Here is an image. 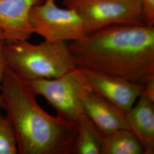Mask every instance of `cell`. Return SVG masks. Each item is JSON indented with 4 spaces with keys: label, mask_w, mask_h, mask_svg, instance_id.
Listing matches in <instances>:
<instances>
[{
    "label": "cell",
    "mask_w": 154,
    "mask_h": 154,
    "mask_svg": "<svg viewBox=\"0 0 154 154\" xmlns=\"http://www.w3.org/2000/svg\"><path fill=\"white\" fill-rule=\"evenodd\" d=\"M67 44L78 67L142 86L154 79V26L111 25Z\"/></svg>",
    "instance_id": "cell-1"
},
{
    "label": "cell",
    "mask_w": 154,
    "mask_h": 154,
    "mask_svg": "<svg viewBox=\"0 0 154 154\" xmlns=\"http://www.w3.org/2000/svg\"><path fill=\"white\" fill-rule=\"evenodd\" d=\"M0 94L18 154H72L77 123L43 110L30 86L7 66Z\"/></svg>",
    "instance_id": "cell-2"
},
{
    "label": "cell",
    "mask_w": 154,
    "mask_h": 154,
    "mask_svg": "<svg viewBox=\"0 0 154 154\" xmlns=\"http://www.w3.org/2000/svg\"><path fill=\"white\" fill-rule=\"evenodd\" d=\"M4 56L6 66L25 82L55 78L77 67L63 41L5 42Z\"/></svg>",
    "instance_id": "cell-3"
},
{
    "label": "cell",
    "mask_w": 154,
    "mask_h": 154,
    "mask_svg": "<svg viewBox=\"0 0 154 154\" xmlns=\"http://www.w3.org/2000/svg\"><path fill=\"white\" fill-rule=\"evenodd\" d=\"M57 111V116L77 123L85 114L84 101L88 88L82 70L75 67L60 77L26 82Z\"/></svg>",
    "instance_id": "cell-4"
},
{
    "label": "cell",
    "mask_w": 154,
    "mask_h": 154,
    "mask_svg": "<svg viewBox=\"0 0 154 154\" xmlns=\"http://www.w3.org/2000/svg\"><path fill=\"white\" fill-rule=\"evenodd\" d=\"M142 0H63L76 11L89 33L114 25H146Z\"/></svg>",
    "instance_id": "cell-5"
},
{
    "label": "cell",
    "mask_w": 154,
    "mask_h": 154,
    "mask_svg": "<svg viewBox=\"0 0 154 154\" xmlns=\"http://www.w3.org/2000/svg\"><path fill=\"white\" fill-rule=\"evenodd\" d=\"M33 33L49 41H75L88 33L82 18L74 10L63 9L55 0H45L34 6L30 13Z\"/></svg>",
    "instance_id": "cell-6"
},
{
    "label": "cell",
    "mask_w": 154,
    "mask_h": 154,
    "mask_svg": "<svg viewBox=\"0 0 154 154\" xmlns=\"http://www.w3.org/2000/svg\"><path fill=\"white\" fill-rule=\"evenodd\" d=\"M81 69L90 90L125 112L132 107L142 94L143 86L141 85L88 69Z\"/></svg>",
    "instance_id": "cell-7"
},
{
    "label": "cell",
    "mask_w": 154,
    "mask_h": 154,
    "mask_svg": "<svg viewBox=\"0 0 154 154\" xmlns=\"http://www.w3.org/2000/svg\"><path fill=\"white\" fill-rule=\"evenodd\" d=\"M42 0H0V30L6 43L28 40L33 34L30 13Z\"/></svg>",
    "instance_id": "cell-8"
},
{
    "label": "cell",
    "mask_w": 154,
    "mask_h": 154,
    "mask_svg": "<svg viewBox=\"0 0 154 154\" xmlns=\"http://www.w3.org/2000/svg\"><path fill=\"white\" fill-rule=\"evenodd\" d=\"M84 110L104 136L119 130H129L126 112L89 88L85 98Z\"/></svg>",
    "instance_id": "cell-9"
},
{
    "label": "cell",
    "mask_w": 154,
    "mask_h": 154,
    "mask_svg": "<svg viewBox=\"0 0 154 154\" xmlns=\"http://www.w3.org/2000/svg\"><path fill=\"white\" fill-rule=\"evenodd\" d=\"M126 112L128 129L143 146L145 154H154V102L141 95Z\"/></svg>",
    "instance_id": "cell-10"
},
{
    "label": "cell",
    "mask_w": 154,
    "mask_h": 154,
    "mask_svg": "<svg viewBox=\"0 0 154 154\" xmlns=\"http://www.w3.org/2000/svg\"><path fill=\"white\" fill-rule=\"evenodd\" d=\"M72 154H100L104 135L85 114L78 121Z\"/></svg>",
    "instance_id": "cell-11"
},
{
    "label": "cell",
    "mask_w": 154,
    "mask_h": 154,
    "mask_svg": "<svg viewBox=\"0 0 154 154\" xmlns=\"http://www.w3.org/2000/svg\"><path fill=\"white\" fill-rule=\"evenodd\" d=\"M100 154H145V151L131 131L122 129L104 136Z\"/></svg>",
    "instance_id": "cell-12"
},
{
    "label": "cell",
    "mask_w": 154,
    "mask_h": 154,
    "mask_svg": "<svg viewBox=\"0 0 154 154\" xmlns=\"http://www.w3.org/2000/svg\"><path fill=\"white\" fill-rule=\"evenodd\" d=\"M18 154L16 137L7 116L0 112V154Z\"/></svg>",
    "instance_id": "cell-13"
},
{
    "label": "cell",
    "mask_w": 154,
    "mask_h": 154,
    "mask_svg": "<svg viewBox=\"0 0 154 154\" xmlns=\"http://www.w3.org/2000/svg\"><path fill=\"white\" fill-rule=\"evenodd\" d=\"M141 11L145 24L154 26V0H142Z\"/></svg>",
    "instance_id": "cell-14"
},
{
    "label": "cell",
    "mask_w": 154,
    "mask_h": 154,
    "mask_svg": "<svg viewBox=\"0 0 154 154\" xmlns=\"http://www.w3.org/2000/svg\"><path fill=\"white\" fill-rule=\"evenodd\" d=\"M5 44V41L4 39L0 40V88L3 80L4 72L5 70L6 65L4 56V48ZM0 108L3 109V102L0 94Z\"/></svg>",
    "instance_id": "cell-15"
},
{
    "label": "cell",
    "mask_w": 154,
    "mask_h": 154,
    "mask_svg": "<svg viewBox=\"0 0 154 154\" xmlns=\"http://www.w3.org/2000/svg\"><path fill=\"white\" fill-rule=\"evenodd\" d=\"M142 95L154 102V79H150L143 85Z\"/></svg>",
    "instance_id": "cell-16"
},
{
    "label": "cell",
    "mask_w": 154,
    "mask_h": 154,
    "mask_svg": "<svg viewBox=\"0 0 154 154\" xmlns=\"http://www.w3.org/2000/svg\"><path fill=\"white\" fill-rule=\"evenodd\" d=\"M1 39H4V37L3 33L2 32V31L0 30V40H1Z\"/></svg>",
    "instance_id": "cell-17"
},
{
    "label": "cell",
    "mask_w": 154,
    "mask_h": 154,
    "mask_svg": "<svg viewBox=\"0 0 154 154\" xmlns=\"http://www.w3.org/2000/svg\"><path fill=\"white\" fill-rule=\"evenodd\" d=\"M42 1H44V0H42Z\"/></svg>",
    "instance_id": "cell-18"
}]
</instances>
